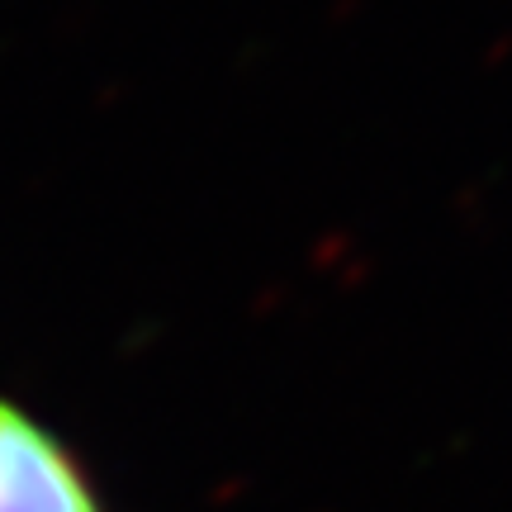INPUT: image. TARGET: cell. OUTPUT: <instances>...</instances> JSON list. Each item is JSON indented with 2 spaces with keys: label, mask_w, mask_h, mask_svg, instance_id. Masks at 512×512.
Segmentation results:
<instances>
[{
  "label": "cell",
  "mask_w": 512,
  "mask_h": 512,
  "mask_svg": "<svg viewBox=\"0 0 512 512\" xmlns=\"http://www.w3.org/2000/svg\"><path fill=\"white\" fill-rule=\"evenodd\" d=\"M0 512H95L72 460L10 403H0Z\"/></svg>",
  "instance_id": "6da1fadb"
}]
</instances>
